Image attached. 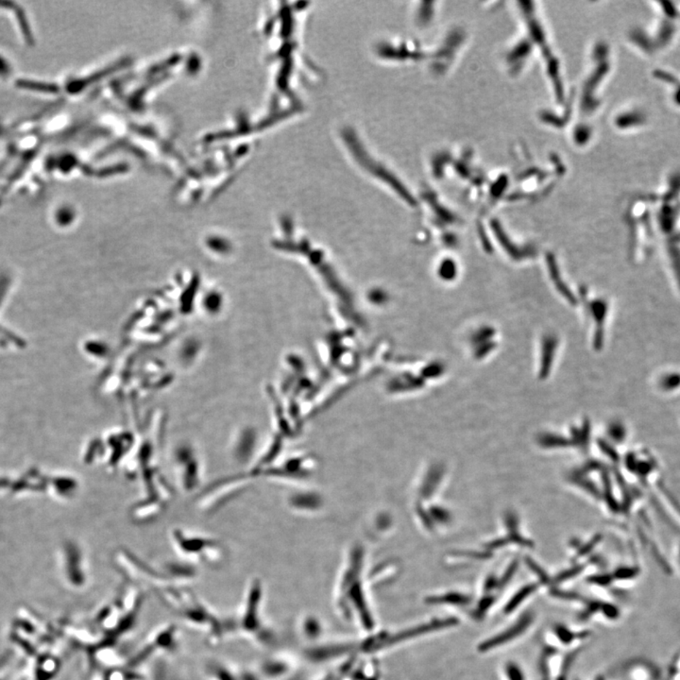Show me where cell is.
Returning a JSON list of instances; mask_svg holds the SVG:
<instances>
[{
  "mask_svg": "<svg viewBox=\"0 0 680 680\" xmlns=\"http://www.w3.org/2000/svg\"><path fill=\"white\" fill-rule=\"evenodd\" d=\"M555 638L560 642V644H563V646H570L574 644V642L584 641L589 637V631H576L571 630L570 628L564 627V625H557L553 630Z\"/></svg>",
  "mask_w": 680,
  "mask_h": 680,
  "instance_id": "obj_4",
  "label": "cell"
},
{
  "mask_svg": "<svg viewBox=\"0 0 680 680\" xmlns=\"http://www.w3.org/2000/svg\"><path fill=\"white\" fill-rule=\"evenodd\" d=\"M504 674L506 680H525L522 668L512 661L504 665Z\"/></svg>",
  "mask_w": 680,
  "mask_h": 680,
  "instance_id": "obj_5",
  "label": "cell"
},
{
  "mask_svg": "<svg viewBox=\"0 0 680 680\" xmlns=\"http://www.w3.org/2000/svg\"><path fill=\"white\" fill-rule=\"evenodd\" d=\"M535 615L533 611H526L520 615L515 623H511L506 630L495 634V636L490 637L480 642L477 646V652L480 654H488V653L495 651L496 649H502L507 644L523 636L527 632L529 628L533 625Z\"/></svg>",
  "mask_w": 680,
  "mask_h": 680,
  "instance_id": "obj_1",
  "label": "cell"
},
{
  "mask_svg": "<svg viewBox=\"0 0 680 680\" xmlns=\"http://www.w3.org/2000/svg\"><path fill=\"white\" fill-rule=\"evenodd\" d=\"M426 603L430 606H449L455 608H464L472 604L471 596L460 592H448L429 596L426 598Z\"/></svg>",
  "mask_w": 680,
  "mask_h": 680,
  "instance_id": "obj_2",
  "label": "cell"
},
{
  "mask_svg": "<svg viewBox=\"0 0 680 680\" xmlns=\"http://www.w3.org/2000/svg\"><path fill=\"white\" fill-rule=\"evenodd\" d=\"M538 590V585L530 584L526 585L522 589L518 590L512 597L509 598V600L507 602L506 604H504L503 611H502L504 616L513 614L515 611H517Z\"/></svg>",
  "mask_w": 680,
  "mask_h": 680,
  "instance_id": "obj_3",
  "label": "cell"
}]
</instances>
